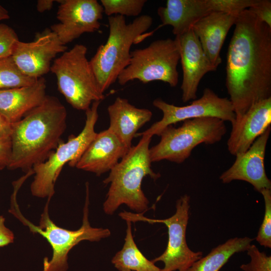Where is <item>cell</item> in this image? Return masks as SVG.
Returning <instances> with one entry per match:
<instances>
[{"instance_id":"6da1fadb","label":"cell","mask_w":271,"mask_h":271,"mask_svg":"<svg viewBox=\"0 0 271 271\" xmlns=\"http://www.w3.org/2000/svg\"><path fill=\"white\" fill-rule=\"evenodd\" d=\"M227 54L225 85L235 120L271 97V28L248 9L237 17Z\"/></svg>"},{"instance_id":"ffe728a7","label":"cell","mask_w":271,"mask_h":271,"mask_svg":"<svg viewBox=\"0 0 271 271\" xmlns=\"http://www.w3.org/2000/svg\"><path fill=\"white\" fill-rule=\"evenodd\" d=\"M110 124L108 129L113 132L128 148L138 130L153 116L152 111L140 108L124 98L117 97L107 107Z\"/></svg>"},{"instance_id":"8fae6325","label":"cell","mask_w":271,"mask_h":271,"mask_svg":"<svg viewBox=\"0 0 271 271\" xmlns=\"http://www.w3.org/2000/svg\"><path fill=\"white\" fill-rule=\"evenodd\" d=\"M153 104L162 112V119L153 123L144 132L137 133L136 137L143 134L159 136L161 131L166 127L195 118L216 117L224 121H229L231 124L235 120V114L229 99L219 97L209 88L203 90L200 98L194 100L187 105L176 106L160 98L155 99Z\"/></svg>"},{"instance_id":"44dd1931","label":"cell","mask_w":271,"mask_h":271,"mask_svg":"<svg viewBox=\"0 0 271 271\" xmlns=\"http://www.w3.org/2000/svg\"><path fill=\"white\" fill-rule=\"evenodd\" d=\"M210 12L206 0H168L165 7L157 10L162 22L160 26H171L175 36L191 29L197 21Z\"/></svg>"},{"instance_id":"ac0fdd59","label":"cell","mask_w":271,"mask_h":271,"mask_svg":"<svg viewBox=\"0 0 271 271\" xmlns=\"http://www.w3.org/2000/svg\"><path fill=\"white\" fill-rule=\"evenodd\" d=\"M237 16L212 12L200 19L192 29L212 64L216 68L221 63L220 51Z\"/></svg>"},{"instance_id":"5bb4252c","label":"cell","mask_w":271,"mask_h":271,"mask_svg":"<svg viewBox=\"0 0 271 271\" xmlns=\"http://www.w3.org/2000/svg\"><path fill=\"white\" fill-rule=\"evenodd\" d=\"M271 126L260 135L245 152L235 156V160L219 179L227 184L234 180L245 181L257 192L271 189V181L267 177L264 167V158Z\"/></svg>"},{"instance_id":"2e32d148","label":"cell","mask_w":271,"mask_h":271,"mask_svg":"<svg viewBox=\"0 0 271 271\" xmlns=\"http://www.w3.org/2000/svg\"><path fill=\"white\" fill-rule=\"evenodd\" d=\"M270 124L271 97L254 104L231 124L228 151L234 156L246 152Z\"/></svg>"},{"instance_id":"e575fe53","label":"cell","mask_w":271,"mask_h":271,"mask_svg":"<svg viewBox=\"0 0 271 271\" xmlns=\"http://www.w3.org/2000/svg\"><path fill=\"white\" fill-rule=\"evenodd\" d=\"M8 11L0 5V21L9 19Z\"/></svg>"},{"instance_id":"484cf974","label":"cell","mask_w":271,"mask_h":271,"mask_svg":"<svg viewBox=\"0 0 271 271\" xmlns=\"http://www.w3.org/2000/svg\"><path fill=\"white\" fill-rule=\"evenodd\" d=\"M260 193L264 202V213L256 241L261 246L271 248V189H263Z\"/></svg>"},{"instance_id":"9c48e42d","label":"cell","mask_w":271,"mask_h":271,"mask_svg":"<svg viewBox=\"0 0 271 271\" xmlns=\"http://www.w3.org/2000/svg\"><path fill=\"white\" fill-rule=\"evenodd\" d=\"M130 55L128 65L118 76L120 85L136 79L143 83L161 81L173 87L178 84L180 53L175 39L154 41L144 48L131 51Z\"/></svg>"},{"instance_id":"3957f363","label":"cell","mask_w":271,"mask_h":271,"mask_svg":"<svg viewBox=\"0 0 271 271\" xmlns=\"http://www.w3.org/2000/svg\"><path fill=\"white\" fill-rule=\"evenodd\" d=\"M141 136L138 144L130 148L103 181L109 184L103 204L107 215H112L123 204L137 213H144L148 209L149 201L142 189V181L147 176L156 180L161 175L151 168L149 145L153 136Z\"/></svg>"},{"instance_id":"52a82bcc","label":"cell","mask_w":271,"mask_h":271,"mask_svg":"<svg viewBox=\"0 0 271 271\" xmlns=\"http://www.w3.org/2000/svg\"><path fill=\"white\" fill-rule=\"evenodd\" d=\"M87 47L76 44L53 60L50 71L57 78L58 89L77 110L88 109L94 101L104 98L86 57Z\"/></svg>"},{"instance_id":"4fadbf2b","label":"cell","mask_w":271,"mask_h":271,"mask_svg":"<svg viewBox=\"0 0 271 271\" xmlns=\"http://www.w3.org/2000/svg\"><path fill=\"white\" fill-rule=\"evenodd\" d=\"M67 50L57 36L47 29L38 34L33 41H19L12 57L22 72L38 79L50 71L51 62L58 54Z\"/></svg>"},{"instance_id":"d6986e66","label":"cell","mask_w":271,"mask_h":271,"mask_svg":"<svg viewBox=\"0 0 271 271\" xmlns=\"http://www.w3.org/2000/svg\"><path fill=\"white\" fill-rule=\"evenodd\" d=\"M46 89L42 77L30 85L0 90V114L11 124L19 121L43 102Z\"/></svg>"},{"instance_id":"5b68a950","label":"cell","mask_w":271,"mask_h":271,"mask_svg":"<svg viewBox=\"0 0 271 271\" xmlns=\"http://www.w3.org/2000/svg\"><path fill=\"white\" fill-rule=\"evenodd\" d=\"M50 199V198H48L38 226L33 224L22 214L15 195L12 197L11 208L9 211L24 225L28 226L31 232L42 236L51 245L53 250L52 256L50 260L48 257L44 258L43 271H67L68 267V254L74 246L83 240L100 241L108 237L111 232L108 228L93 227L90 224L88 220L89 187L87 183L86 184V199L82 224L77 230L66 229L53 222L48 213Z\"/></svg>"},{"instance_id":"30bf717a","label":"cell","mask_w":271,"mask_h":271,"mask_svg":"<svg viewBox=\"0 0 271 271\" xmlns=\"http://www.w3.org/2000/svg\"><path fill=\"white\" fill-rule=\"evenodd\" d=\"M190 197L185 194L176 203V212L172 216L164 219H154L144 216V213H134L124 211L119 214L125 221L131 222L143 221L153 224L164 223L168 228V241L165 250L152 260L155 263L162 261L164 266L161 271H187L201 257V251L190 249L186 241V229L189 218Z\"/></svg>"},{"instance_id":"d4e9b609","label":"cell","mask_w":271,"mask_h":271,"mask_svg":"<svg viewBox=\"0 0 271 271\" xmlns=\"http://www.w3.org/2000/svg\"><path fill=\"white\" fill-rule=\"evenodd\" d=\"M146 0H101L103 13L110 17H139L147 3Z\"/></svg>"},{"instance_id":"cb8c5ba5","label":"cell","mask_w":271,"mask_h":271,"mask_svg":"<svg viewBox=\"0 0 271 271\" xmlns=\"http://www.w3.org/2000/svg\"><path fill=\"white\" fill-rule=\"evenodd\" d=\"M38 79L28 77L22 72L12 56L0 60V90L30 85Z\"/></svg>"},{"instance_id":"277c9868","label":"cell","mask_w":271,"mask_h":271,"mask_svg":"<svg viewBox=\"0 0 271 271\" xmlns=\"http://www.w3.org/2000/svg\"><path fill=\"white\" fill-rule=\"evenodd\" d=\"M109 34L89 61L101 91L117 80L121 72L128 65L131 46L148 36L146 32L153 24V18L143 15L127 24L125 17H108Z\"/></svg>"},{"instance_id":"9a60e30c","label":"cell","mask_w":271,"mask_h":271,"mask_svg":"<svg viewBox=\"0 0 271 271\" xmlns=\"http://www.w3.org/2000/svg\"><path fill=\"white\" fill-rule=\"evenodd\" d=\"M180 53L183 79L181 86L184 102L197 98L200 82L207 73L215 71L203 50L200 42L191 29L175 38Z\"/></svg>"},{"instance_id":"e0dca14e","label":"cell","mask_w":271,"mask_h":271,"mask_svg":"<svg viewBox=\"0 0 271 271\" xmlns=\"http://www.w3.org/2000/svg\"><path fill=\"white\" fill-rule=\"evenodd\" d=\"M129 149L107 129L96 133L75 167L100 176L110 171Z\"/></svg>"},{"instance_id":"836d02e7","label":"cell","mask_w":271,"mask_h":271,"mask_svg":"<svg viewBox=\"0 0 271 271\" xmlns=\"http://www.w3.org/2000/svg\"><path fill=\"white\" fill-rule=\"evenodd\" d=\"M53 0H39L37 3V10L40 13L50 11L54 4Z\"/></svg>"},{"instance_id":"4316f807","label":"cell","mask_w":271,"mask_h":271,"mask_svg":"<svg viewBox=\"0 0 271 271\" xmlns=\"http://www.w3.org/2000/svg\"><path fill=\"white\" fill-rule=\"evenodd\" d=\"M258 0H206L210 12H221L238 16L253 6Z\"/></svg>"},{"instance_id":"7c38bea8","label":"cell","mask_w":271,"mask_h":271,"mask_svg":"<svg viewBox=\"0 0 271 271\" xmlns=\"http://www.w3.org/2000/svg\"><path fill=\"white\" fill-rule=\"evenodd\" d=\"M57 13L59 23L50 29L64 45L85 33H92L100 27L103 9L96 0H61Z\"/></svg>"},{"instance_id":"1f68e13d","label":"cell","mask_w":271,"mask_h":271,"mask_svg":"<svg viewBox=\"0 0 271 271\" xmlns=\"http://www.w3.org/2000/svg\"><path fill=\"white\" fill-rule=\"evenodd\" d=\"M5 219L0 215V247L7 245L14 241L13 232L5 225Z\"/></svg>"},{"instance_id":"4dcf8cb0","label":"cell","mask_w":271,"mask_h":271,"mask_svg":"<svg viewBox=\"0 0 271 271\" xmlns=\"http://www.w3.org/2000/svg\"><path fill=\"white\" fill-rule=\"evenodd\" d=\"M12 153L10 136L0 138V170L8 168Z\"/></svg>"},{"instance_id":"ba28073f","label":"cell","mask_w":271,"mask_h":271,"mask_svg":"<svg viewBox=\"0 0 271 271\" xmlns=\"http://www.w3.org/2000/svg\"><path fill=\"white\" fill-rule=\"evenodd\" d=\"M100 102H93L85 111V125L77 136H70L67 142L61 141L45 162L33 167L35 176L30 188L33 196L51 198L55 193V183L64 166L68 163L71 167H75L97 133L94 128Z\"/></svg>"},{"instance_id":"7a4b0ae2","label":"cell","mask_w":271,"mask_h":271,"mask_svg":"<svg viewBox=\"0 0 271 271\" xmlns=\"http://www.w3.org/2000/svg\"><path fill=\"white\" fill-rule=\"evenodd\" d=\"M67 116L58 98L47 95L40 105L12 124V153L7 168L27 173L45 162L61 142Z\"/></svg>"},{"instance_id":"f1b7e54d","label":"cell","mask_w":271,"mask_h":271,"mask_svg":"<svg viewBox=\"0 0 271 271\" xmlns=\"http://www.w3.org/2000/svg\"><path fill=\"white\" fill-rule=\"evenodd\" d=\"M20 40L11 27L0 24V60L11 57Z\"/></svg>"},{"instance_id":"603a6c76","label":"cell","mask_w":271,"mask_h":271,"mask_svg":"<svg viewBox=\"0 0 271 271\" xmlns=\"http://www.w3.org/2000/svg\"><path fill=\"white\" fill-rule=\"evenodd\" d=\"M125 221L127 227L123 245L112 257L111 263L118 271H161L140 250L133 239L131 222Z\"/></svg>"},{"instance_id":"7402d4cb","label":"cell","mask_w":271,"mask_h":271,"mask_svg":"<svg viewBox=\"0 0 271 271\" xmlns=\"http://www.w3.org/2000/svg\"><path fill=\"white\" fill-rule=\"evenodd\" d=\"M253 240L247 236L229 239L195 261L187 271H219L235 253L246 251Z\"/></svg>"},{"instance_id":"f546056e","label":"cell","mask_w":271,"mask_h":271,"mask_svg":"<svg viewBox=\"0 0 271 271\" xmlns=\"http://www.w3.org/2000/svg\"><path fill=\"white\" fill-rule=\"evenodd\" d=\"M259 20L271 28V1L258 0L252 7L248 9Z\"/></svg>"},{"instance_id":"8992f818","label":"cell","mask_w":271,"mask_h":271,"mask_svg":"<svg viewBox=\"0 0 271 271\" xmlns=\"http://www.w3.org/2000/svg\"><path fill=\"white\" fill-rule=\"evenodd\" d=\"M183 122L180 126L171 125L161 131L160 141L149 150L152 163L167 160L181 164L198 145L217 143L227 132L225 121L216 117H199Z\"/></svg>"},{"instance_id":"83f0119b","label":"cell","mask_w":271,"mask_h":271,"mask_svg":"<svg viewBox=\"0 0 271 271\" xmlns=\"http://www.w3.org/2000/svg\"><path fill=\"white\" fill-rule=\"evenodd\" d=\"M250 261L240 266L243 271H271V256L260 251L254 244H250L246 251Z\"/></svg>"},{"instance_id":"d6a6232c","label":"cell","mask_w":271,"mask_h":271,"mask_svg":"<svg viewBox=\"0 0 271 271\" xmlns=\"http://www.w3.org/2000/svg\"><path fill=\"white\" fill-rule=\"evenodd\" d=\"M12 132V124L0 114V138L10 137Z\"/></svg>"}]
</instances>
